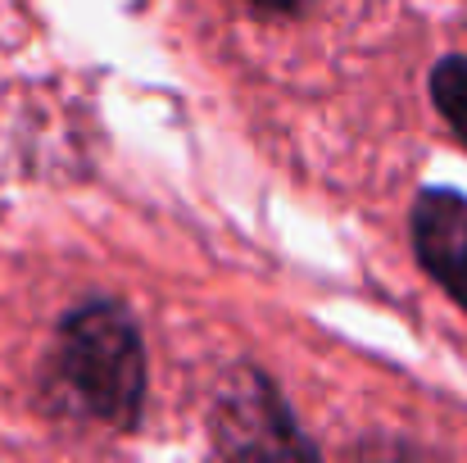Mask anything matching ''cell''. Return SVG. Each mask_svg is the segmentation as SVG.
<instances>
[{
  "label": "cell",
  "mask_w": 467,
  "mask_h": 463,
  "mask_svg": "<svg viewBox=\"0 0 467 463\" xmlns=\"http://www.w3.org/2000/svg\"><path fill=\"white\" fill-rule=\"evenodd\" d=\"M431 100L441 119L454 128V137L467 146V55H450L431 68Z\"/></svg>",
  "instance_id": "cell-4"
},
{
  "label": "cell",
  "mask_w": 467,
  "mask_h": 463,
  "mask_svg": "<svg viewBox=\"0 0 467 463\" xmlns=\"http://www.w3.org/2000/svg\"><path fill=\"white\" fill-rule=\"evenodd\" d=\"M413 250L418 264L467 309V195L454 186H427L413 205Z\"/></svg>",
  "instance_id": "cell-2"
},
{
  "label": "cell",
  "mask_w": 467,
  "mask_h": 463,
  "mask_svg": "<svg viewBox=\"0 0 467 463\" xmlns=\"http://www.w3.org/2000/svg\"><path fill=\"white\" fill-rule=\"evenodd\" d=\"M254 5H264V9H277V14H291V9H300V0H254Z\"/></svg>",
  "instance_id": "cell-5"
},
{
  "label": "cell",
  "mask_w": 467,
  "mask_h": 463,
  "mask_svg": "<svg viewBox=\"0 0 467 463\" xmlns=\"http://www.w3.org/2000/svg\"><path fill=\"white\" fill-rule=\"evenodd\" d=\"M46 386L78 418L137 427L146 405V345L132 313L114 300L73 309L55 331Z\"/></svg>",
  "instance_id": "cell-1"
},
{
  "label": "cell",
  "mask_w": 467,
  "mask_h": 463,
  "mask_svg": "<svg viewBox=\"0 0 467 463\" xmlns=\"http://www.w3.org/2000/svg\"><path fill=\"white\" fill-rule=\"evenodd\" d=\"M218 446L232 455H277V450H309V441L291 427L277 391L264 377H245L223 395L218 414Z\"/></svg>",
  "instance_id": "cell-3"
}]
</instances>
